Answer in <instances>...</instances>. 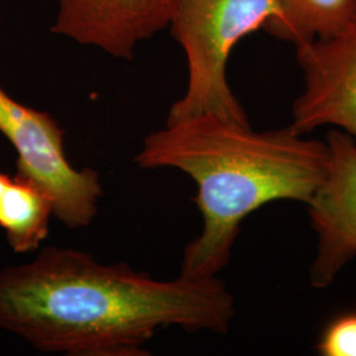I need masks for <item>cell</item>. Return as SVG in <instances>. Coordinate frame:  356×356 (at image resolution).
<instances>
[{
  "instance_id": "277c9868",
  "label": "cell",
  "mask_w": 356,
  "mask_h": 356,
  "mask_svg": "<svg viewBox=\"0 0 356 356\" xmlns=\"http://www.w3.org/2000/svg\"><path fill=\"white\" fill-rule=\"evenodd\" d=\"M0 132L13 144L16 176L51 197L54 218L69 229L88 227L103 195L99 173L76 169L65 154L64 131L48 113L15 101L0 88Z\"/></svg>"
},
{
  "instance_id": "6da1fadb",
  "label": "cell",
  "mask_w": 356,
  "mask_h": 356,
  "mask_svg": "<svg viewBox=\"0 0 356 356\" xmlns=\"http://www.w3.org/2000/svg\"><path fill=\"white\" fill-rule=\"evenodd\" d=\"M235 316L234 296L216 276L156 280L54 245L0 269V329L42 353L149 355L145 346L160 330L226 334Z\"/></svg>"
},
{
  "instance_id": "ba28073f",
  "label": "cell",
  "mask_w": 356,
  "mask_h": 356,
  "mask_svg": "<svg viewBox=\"0 0 356 356\" xmlns=\"http://www.w3.org/2000/svg\"><path fill=\"white\" fill-rule=\"evenodd\" d=\"M54 214L51 197L24 178L0 172V227L16 254H31L49 235Z\"/></svg>"
},
{
  "instance_id": "8992f818",
  "label": "cell",
  "mask_w": 356,
  "mask_h": 356,
  "mask_svg": "<svg viewBox=\"0 0 356 356\" xmlns=\"http://www.w3.org/2000/svg\"><path fill=\"white\" fill-rule=\"evenodd\" d=\"M327 170L307 202L317 234V254L309 268L310 285L327 289L356 256V141L339 129L326 135Z\"/></svg>"
},
{
  "instance_id": "7a4b0ae2",
  "label": "cell",
  "mask_w": 356,
  "mask_h": 356,
  "mask_svg": "<svg viewBox=\"0 0 356 356\" xmlns=\"http://www.w3.org/2000/svg\"><path fill=\"white\" fill-rule=\"evenodd\" d=\"M141 169H177L197 185L194 202L204 226L184 252L181 276L216 277L229 266L247 216L266 204H307L329 163L325 140L285 127L254 131L216 115L166 124L145 138Z\"/></svg>"
},
{
  "instance_id": "3957f363",
  "label": "cell",
  "mask_w": 356,
  "mask_h": 356,
  "mask_svg": "<svg viewBox=\"0 0 356 356\" xmlns=\"http://www.w3.org/2000/svg\"><path fill=\"white\" fill-rule=\"evenodd\" d=\"M277 13L279 0H178L169 28L186 56L188 88L166 124L201 115L250 124L229 88L227 64L236 44Z\"/></svg>"
},
{
  "instance_id": "30bf717a",
  "label": "cell",
  "mask_w": 356,
  "mask_h": 356,
  "mask_svg": "<svg viewBox=\"0 0 356 356\" xmlns=\"http://www.w3.org/2000/svg\"><path fill=\"white\" fill-rule=\"evenodd\" d=\"M316 350L322 356H356V310L331 319L321 332Z\"/></svg>"
},
{
  "instance_id": "5b68a950",
  "label": "cell",
  "mask_w": 356,
  "mask_h": 356,
  "mask_svg": "<svg viewBox=\"0 0 356 356\" xmlns=\"http://www.w3.org/2000/svg\"><path fill=\"white\" fill-rule=\"evenodd\" d=\"M294 47L304 90L289 127L300 135L335 128L356 141V17L337 35Z\"/></svg>"
},
{
  "instance_id": "9c48e42d",
  "label": "cell",
  "mask_w": 356,
  "mask_h": 356,
  "mask_svg": "<svg viewBox=\"0 0 356 356\" xmlns=\"http://www.w3.org/2000/svg\"><path fill=\"white\" fill-rule=\"evenodd\" d=\"M356 17V0H279L264 31L293 45L342 32Z\"/></svg>"
},
{
  "instance_id": "52a82bcc",
  "label": "cell",
  "mask_w": 356,
  "mask_h": 356,
  "mask_svg": "<svg viewBox=\"0 0 356 356\" xmlns=\"http://www.w3.org/2000/svg\"><path fill=\"white\" fill-rule=\"evenodd\" d=\"M56 35L132 60L141 41L169 28L178 0H54Z\"/></svg>"
}]
</instances>
